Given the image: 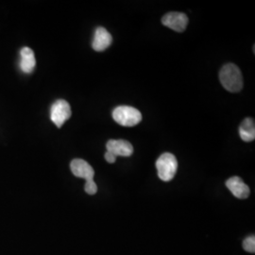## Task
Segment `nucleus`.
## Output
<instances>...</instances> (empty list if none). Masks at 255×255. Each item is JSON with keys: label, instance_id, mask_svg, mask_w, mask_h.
<instances>
[{"label": "nucleus", "instance_id": "f257e3e1", "mask_svg": "<svg viewBox=\"0 0 255 255\" xmlns=\"http://www.w3.org/2000/svg\"><path fill=\"white\" fill-rule=\"evenodd\" d=\"M219 81L229 92L237 93L243 88V77L239 67L234 64H225L219 72Z\"/></svg>", "mask_w": 255, "mask_h": 255}, {"label": "nucleus", "instance_id": "f03ea898", "mask_svg": "<svg viewBox=\"0 0 255 255\" xmlns=\"http://www.w3.org/2000/svg\"><path fill=\"white\" fill-rule=\"evenodd\" d=\"M113 119L123 127H133L142 121V114L131 106H119L113 111Z\"/></svg>", "mask_w": 255, "mask_h": 255}, {"label": "nucleus", "instance_id": "7ed1b4c3", "mask_svg": "<svg viewBox=\"0 0 255 255\" xmlns=\"http://www.w3.org/2000/svg\"><path fill=\"white\" fill-rule=\"evenodd\" d=\"M156 168L159 178L164 182H170L178 169V161L172 153L165 152L156 161Z\"/></svg>", "mask_w": 255, "mask_h": 255}, {"label": "nucleus", "instance_id": "20e7f679", "mask_svg": "<svg viewBox=\"0 0 255 255\" xmlns=\"http://www.w3.org/2000/svg\"><path fill=\"white\" fill-rule=\"evenodd\" d=\"M71 107L64 100L56 101L51 106L50 119L58 128L63 127L64 123L71 118Z\"/></svg>", "mask_w": 255, "mask_h": 255}, {"label": "nucleus", "instance_id": "39448f33", "mask_svg": "<svg viewBox=\"0 0 255 255\" xmlns=\"http://www.w3.org/2000/svg\"><path fill=\"white\" fill-rule=\"evenodd\" d=\"M188 21L189 19L185 13L178 11L168 12L162 18L163 25L177 32H183L188 25Z\"/></svg>", "mask_w": 255, "mask_h": 255}, {"label": "nucleus", "instance_id": "423d86ee", "mask_svg": "<svg viewBox=\"0 0 255 255\" xmlns=\"http://www.w3.org/2000/svg\"><path fill=\"white\" fill-rule=\"evenodd\" d=\"M107 151L115 155L116 157L121 156V157H129L133 153V146L123 139H111L106 144Z\"/></svg>", "mask_w": 255, "mask_h": 255}, {"label": "nucleus", "instance_id": "0eeeda50", "mask_svg": "<svg viewBox=\"0 0 255 255\" xmlns=\"http://www.w3.org/2000/svg\"><path fill=\"white\" fill-rule=\"evenodd\" d=\"M113 43V37L109 31L104 27H99L95 31V36L92 42L94 50L101 52L107 49Z\"/></svg>", "mask_w": 255, "mask_h": 255}, {"label": "nucleus", "instance_id": "6e6552de", "mask_svg": "<svg viewBox=\"0 0 255 255\" xmlns=\"http://www.w3.org/2000/svg\"><path fill=\"white\" fill-rule=\"evenodd\" d=\"M72 173L78 177L84 179L86 182L94 180L95 171L90 164L82 159H74L70 164Z\"/></svg>", "mask_w": 255, "mask_h": 255}, {"label": "nucleus", "instance_id": "1a4fd4ad", "mask_svg": "<svg viewBox=\"0 0 255 255\" xmlns=\"http://www.w3.org/2000/svg\"><path fill=\"white\" fill-rule=\"evenodd\" d=\"M226 186L235 197L238 199H247L250 196L251 190L245 182L239 177H232L226 182Z\"/></svg>", "mask_w": 255, "mask_h": 255}, {"label": "nucleus", "instance_id": "9d476101", "mask_svg": "<svg viewBox=\"0 0 255 255\" xmlns=\"http://www.w3.org/2000/svg\"><path fill=\"white\" fill-rule=\"evenodd\" d=\"M20 55H21V60H20L21 70L24 73H31L36 65L34 52L29 47H23L20 51Z\"/></svg>", "mask_w": 255, "mask_h": 255}, {"label": "nucleus", "instance_id": "9b49d317", "mask_svg": "<svg viewBox=\"0 0 255 255\" xmlns=\"http://www.w3.org/2000/svg\"><path fill=\"white\" fill-rule=\"evenodd\" d=\"M239 135L244 142H253L255 139V120L251 118L244 119L239 127Z\"/></svg>", "mask_w": 255, "mask_h": 255}, {"label": "nucleus", "instance_id": "f8f14e48", "mask_svg": "<svg viewBox=\"0 0 255 255\" xmlns=\"http://www.w3.org/2000/svg\"><path fill=\"white\" fill-rule=\"evenodd\" d=\"M243 249L248 253H255V236L248 237L243 241Z\"/></svg>", "mask_w": 255, "mask_h": 255}, {"label": "nucleus", "instance_id": "ddd939ff", "mask_svg": "<svg viewBox=\"0 0 255 255\" xmlns=\"http://www.w3.org/2000/svg\"><path fill=\"white\" fill-rule=\"evenodd\" d=\"M84 190L88 195H95L98 192V185L94 180L87 181L84 185Z\"/></svg>", "mask_w": 255, "mask_h": 255}, {"label": "nucleus", "instance_id": "4468645a", "mask_svg": "<svg viewBox=\"0 0 255 255\" xmlns=\"http://www.w3.org/2000/svg\"><path fill=\"white\" fill-rule=\"evenodd\" d=\"M105 160H106L109 164H114V163H116V161H117V157L113 154V153L109 152V151H106V153H105Z\"/></svg>", "mask_w": 255, "mask_h": 255}]
</instances>
